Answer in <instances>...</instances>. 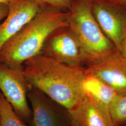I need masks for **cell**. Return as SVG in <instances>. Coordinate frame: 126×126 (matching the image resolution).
<instances>
[{
    "label": "cell",
    "instance_id": "obj_1",
    "mask_svg": "<svg viewBox=\"0 0 126 126\" xmlns=\"http://www.w3.org/2000/svg\"><path fill=\"white\" fill-rule=\"evenodd\" d=\"M23 71L31 86L69 112L86 97L83 82L86 67L74 66L40 53L23 64Z\"/></svg>",
    "mask_w": 126,
    "mask_h": 126
},
{
    "label": "cell",
    "instance_id": "obj_2",
    "mask_svg": "<svg viewBox=\"0 0 126 126\" xmlns=\"http://www.w3.org/2000/svg\"><path fill=\"white\" fill-rule=\"evenodd\" d=\"M68 11L40 6L36 15L0 49V63L23 70L24 63L40 53L54 31L68 26Z\"/></svg>",
    "mask_w": 126,
    "mask_h": 126
},
{
    "label": "cell",
    "instance_id": "obj_3",
    "mask_svg": "<svg viewBox=\"0 0 126 126\" xmlns=\"http://www.w3.org/2000/svg\"><path fill=\"white\" fill-rule=\"evenodd\" d=\"M68 12V26L80 44L87 66L117 51L96 21L91 4L72 0Z\"/></svg>",
    "mask_w": 126,
    "mask_h": 126
},
{
    "label": "cell",
    "instance_id": "obj_4",
    "mask_svg": "<svg viewBox=\"0 0 126 126\" xmlns=\"http://www.w3.org/2000/svg\"><path fill=\"white\" fill-rule=\"evenodd\" d=\"M32 87L23 70L15 69L0 63V90L23 121L32 120V110L27 101Z\"/></svg>",
    "mask_w": 126,
    "mask_h": 126
},
{
    "label": "cell",
    "instance_id": "obj_5",
    "mask_svg": "<svg viewBox=\"0 0 126 126\" xmlns=\"http://www.w3.org/2000/svg\"><path fill=\"white\" fill-rule=\"evenodd\" d=\"M91 6L100 29L120 52L126 32V5L109 0Z\"/></svg>",
    "mask_w": 126,
    "mask_h": 126
},
{
    "label": "cell",
    "instance_id": "obj_6",
    "mask_svg": "<svg viewBox=\"0 0 126 126\" xmlns=\"http://www.w3.org/2000/svg\"><path fill=\"white\" fill-rule=\"evenodd\" d=\"M41 53L70 65L85 64L80 44L68 26L54 31L47 39Z\"/></svg>",
    "mask_w": 126,
    "mask_h": 126
},
{
    "label": "cell",
    "instance_id": "obj_7",
    "mask_svg": "<svg viewBox=\"0 0 126 126\" xmlns=\"http://www.w3.org/2000/svg\"><path fill=\"white\" fill-rule=\"evenodd\" d=\"M86 69L87 73L99 79L119 94H126V60L119 52Z\"/></svg>",
    "mask_w": 126,
    "mask_h": 126
},
{
    "label": "cell",
    "instance_id": "obj_8",
    "mask_svg": "<svg viewBox=\"0 0 126 126\" xmlns=\"http://www.w3.org/2000/svg\"><path fill=\"white\" fill-rule=\"evenodd\" d=\"M8 5L9 12L0 24V49L36 15L40 8L36 0H11Z\"/></svg>",
    "mask_w": 126,
    "mask_h": 126
},
{
    "label": "cell",
    "instance_id": "obj_9",
    "mask_svg": "<svg viewBox=\"0 0 126 126\" xmlns=\"http://www.w3.org/2000/svg\"><path fill=\"white\" fill-rule=\"evenodd\" d=\"M68 113L72 126H115L108 107L88 95L77 108Z\"/></svg>",
    "mask_w": 126,
    "mask_h": 126
},
{
    "label": "cell",
    "instance_id": "obj_10",
    "mask_svg": "<svg viewBox=\"0 0 126 126\" xmlns=\"http://www.w3.org/2000/svg\"><path fill=\"white\" fill-rule=\"evenodd\" d=\"M32 108V120L34 126H63L54 105L46 95L32 86L28 93Z\"/></svg>",
    "mask_w": 126,
    "mask_h": 126
},
{
    "label": "cell",
    "instance_id": "obj_11",
    "mask_svg": "<svg viewBox=\"0 0 126 126\" xmlns=\"http://www.w3.org/2000/svg\"><path fill=\"white\" fill-rule=\"evenodd\" d=\"M83 87L86 94L108 107L119 94L99 79L87 72Z\"/></svg>",
    "mask_w": 126,
    "mask_h": 126
},
{
    "label": "cell",
    "instance_id": "obj_12",
    "mask_svg": "<svg viewBox=\"0 0 126 126\" xmlns=\"http://www.w3.org/2000/svg\"><path fill=\"white\" fill-rule=\"evenodd\" d=\"M0 126H27L0 92Z\"/></svg>",
    "mask_w": 126,
    "mask_h": 126
},
{
    "label": "cell",
    "instance_id": "obj_13",
    "mask_svg": "<svg viewBox=\"0 0 126 126\" xmlns=\"http://www.w3.org/2000/svg\"><path fill=\"white\" fill-rule=\"evenodd\" d=\"M108 108L114 126H121L126 123V94L118 95Z\"/></svg>",
    "mask_w": 126,
    "mask_h": 126
},
{
    "label": "cell",
    "instance_id": "obj_14",
    "mask_svg": "<svg viewBox=\"0 0 126 126\" xmlns=\"http://www.w3.org/2000/svg\"><path fill=\"white\" fill-rule=\"evenodd\" d=\"M39 6L50 7L67 12L71 7L72 0H36Z\"/></svg>",
    "mask_w": 126,
    "mask_h": 126
},
{
    "label": "cell",
    "instance_id": "obj_15",
    "mask_svg": "<svg viewBox=\"0 0 126 126\" xmlns=\"http://www.w3.org/2000/svg\"><path fill=\"white\" fill-rule=\"evenodd\" d=\"M8 12V5L7 4H0V21L6 17Z\"/></svg>",
    "mask_w": 126,
    "mask_h": 126
},
{
    "label": "cell",
    "instance_id": "obj_16",
    "mask_svg": "<svg viewBox=\"0 0 126 126\" xmlns=\"http://www.w3.org/2000/svg\"><path fill=\"white\" fill-rule=\"evenodd\" d=\"M120 53L126 60V32L122 44V48Z\"/></svg>",
    "mask_w": 126,
    "mask_h": 126
},
{
    "label": "cell",
    "instance_id": "obj_17",
    "mask_svg": "<svg viewBox=\"0 0 126 126\" xmlns=\"http://www.w3.org/2000/svg\"><path fill=\"white\" fill-rule=\"evenodd\" d=\"M77 0L84 1V2H87V3L91 5L95 3L101 2V1H107V0Z\"/></svg>",
    "mask_w": 126,
    "mask_h": 126
},
{
    "label": "cell",
    "instance_id": "obj_18",
    "mask_svg": "<svg viewBox=\"0 0 126 126\" xmlns=\"http://www.w3.org/2000/svg\"><path fill=\"white\" fill-rule=\"evenodd\" d=\"M116 3L122 5H126V0H114Z\"/></svg>",
    "mask_w": 126,
    "mask_h": 126
},
{
    "label": "cell",
    "instance_id": "obj_19",
    "mask_svg": "<svg viewBox=\"0 0 126 126\" xmlns=\"http://www.w3.org/2000/svg\"><path fill=\"white\" fill-rule=\"evenodd\" d=\"M11 0H0V4H8Z\"/></svg>",
    "mask_w": 126,
    "mask_h": 126
}]
</instances>
